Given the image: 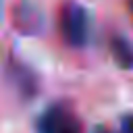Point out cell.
<instances>
[{"instance_id":"1","label":"cell","mask_w":133,"mask_h":133,"mask_svg":"<svg viewBox=\"0 0 133 133\" xmlns=\"http://www.w3.org/2000/svg\"><path fill=\"white\" fill-rule=\"evenodd\" d=\"M91 15L77 0H64L58 8V33L71 48H85L91 39Z\"/></svg>"},{"instance_id":"2","label":"cell","mask_w":133,"mask_h":133,"mask_svg":"<svg viewBox=\"0 0 133 133\" xmlns=\"http://www.w3.org/2000/svg\"><path fill=\"white\" fill-rule=\"evenodd\" d=\"M37 133H83V123L66 104H54L39 116Z\"/></svg>"},{"instance_id":"3","label":"cell","mask_w":133,"mask_h":133,"mask_svg":"<svg viewBox=\"0 0 133 133\" xmlns=\"http://www.w3.org/2000/svg\"><path fill=\"white\" fill-rule=\"evenodd\" d=\"M12 27L23 35H39L44 29V12L33 0H17L10 12Z\"/></svg>"},{"instance_id":"4","label":"cell","mask_w":133,"mask_h":133,"mask_svg":"<svg viewBox=\"0 0 133 133\" xmlns=\"http://www.w3.org/2000/svg\"><path fill=\"white\" fill-rule=\"evenodd\" d=\"M8 81L12 83V87L23 96V98H33L37 96V89H39V79L35 75V71L31 66H27L25 62L21 60H10L8 62Z\"/></svg>"},{"instance_id":"5","label":"cell","mask_w":133,"mask_h":133,"mask_svg":"<svg viewBox=\"0 0 133 133\" xmlns=\"http://www.w3.org/2000/svg\"><path fill=\"white\" fill-rule=\"evenodd\" d=\"M108 50L121 69H133V44L125 35L112 33L108 37Z\"/></svg>"},{"instance_id":"6","label":"cell","mask_w":133,"mask_h":133,"mask_svg":"<svg viewBox=\"0 0 133 133\" xmlns=\"http://www.w3.org/2000/svg\"><path fill=\"white\" fill-rule=\"evenodd\" d=\"M121 133H133V112L121 118Z\"/></svg>"},{"instance_id":"7","label":"cell","mask_w":133,"mask_h":133,"mask_svg":"<svg viewBox=\"0 0 133 133\" xmlns=\"http://www.w3.org/2000/svg\"><path fill=\"white\" fill-rule=\"evenodd\" d=\"M127 8H129V15H131V21H133V0H127Z\"/></svg>"},{"instance_id":"8","label":"cell","mask_w":133,"mask_h":133,"mask_svg":"<svg viewBox=\"0 0 133 133\" xmlns=\"http://www.w3.org/2000/svg\"><path fill=\"white\" fill-rule=\"evenodd\" d=\"M96 133H112V131H110V129H106V127H100Z\"/></svg>"}]
</instances>
